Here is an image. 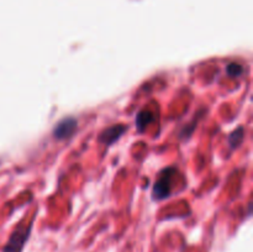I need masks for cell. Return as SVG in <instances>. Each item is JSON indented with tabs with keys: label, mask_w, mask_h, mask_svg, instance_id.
I'll return each mask as SVG.
<instances>
[{
	"label": "cell",
	"mask_w": 253,
	"mask_h": 252,
	"mask_svg": "<svg viewBox=\"0 0 253 252\" xmlns=\"http://www.w3.org/2000/svg\"><path fill=\"white\" fill-rule=\"evenodd\" d=\"M77 120L74 118H66L59 121L53 128V136L57 140H64L68 138L76 132Z\"/></svg>",
	"instance_id": "7a4b0ae2"
},
{
	"label": "cell",
	"mask_w": 253,
	"mask_h": 252,
	"mask_svg": "<svg viewBox=\"0 0 253 252\" xmlns=\"http://www.w3.org/2000/svg\"><path fill=\"white\" fill-rule=\"evenodd\" d=\"M226 72L230 77H235V78H236V77L241 76L242 72H244V68H242L241 64L239 63H230L229 66H227Z\"/></svg>",
	"instance_id": "52a82bcc"
},
{
	"label": "cell",
	"mask_w": 253,
	"mask_h": 252,
	"mask_svg": "<svg viewBox=\"0 0 253 252\" xmlns=\"http://www.w3.org/2000/svg\"><path fill=\"white\" fill-rule=\"evenodd\" d=\"M242 140H244V128L237 127L236 130H235L234 132L230 135V137H229L230 146H231L232 148H236L237 146L241 145Z\"/></svg>",
	"instance_id": "8992f818"
},
{
	"label": "cell",
	"mask_w": 253,
	"mask_h": 252,
	"mask_svg": "<svg viewBox=\"0 0 253 252\" xmlns=\"http://www.w3.org/2000/svg\"><path fill=\"white\" fill-rule=\"evenodd\" d=\"M30 231H31V225L29 226H20L17 227L11 235V237L7 241L6 246L4 247L2 252H21L24 249L25 242L27 241L30 236Z\"/></svg>",
	"instance_id": "6da1fadb"
},
{
	"label": "cell",
	"mask_w": 253,
	"mask_h": 252,
	"mask_svg": "<svg viewBox=\"0 0 253 252\" xmlns=\"http://www.w3.org/2000/svg\"><path fill=\"white\" fill-rule=\"evenodd\" d=\"M165 174V172H163ZM172 178V175L165 174L155 183V187H153V199L156 200H162L165 198H167L170 193V187H169V180Z\"/></svg>",
	"instance_id": "277c9868"
},
{
	"label": "cell",
	"mask_w": 253,
	"mask_h": 252,
	"mask_svg": "<svg viewBox=\"0 0 253 252\" xmlns=\"http://www.w3.org/2000/svg\"><path fill=\"white\" fill-rule=\"evenodd\" d=\"M153 121V115L151 111H140L136 116V126H137L138 131H142L148 124Z\"/></svg>",
	"instance_id": "5b68a950"
},
{
	"label": "cell",
	"mask_w": 253,
	"mask_h": 252,
	"mask_svg": "<svg viewBox=\"0 0 253 252\" xmlns=\"http://www.w3.org/2000/svg\"><path fill=\"white\" fill-rule=\"evenodd\" d=\"M125 131H126V126L124 125L110 126V127L105 128V130L100 133V136H99V141H100L101 143H104V145L110 146L113 145L115 141H118L119 138L123 136V133L125 132Z\"/></svg>",
	"instance_id": "3957f363"
}]
</instances>
